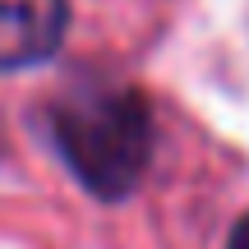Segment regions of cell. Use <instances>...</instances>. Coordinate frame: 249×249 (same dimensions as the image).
Instances as JSON below:
<instances>
[{
	"label": "cell",
	"instance_id": "6da1fadb",
	"mask_svg": "<svg viewBox=\"0 0 249 249\" xmlns=\"http://www.w3.org/2000/svg\"><path fill=\"white\" fill-rule=\"evenodd\" d=\"M51 139L88 194L124 198L148 171L152 116L134 88H79L55 102Z\"/></svg>",
	"mask_w": 249,
	"mask_h": 249
},
{
	"label": "cell",
	"instance_id": "7a4b0ae2",
	"mask_svg": "<svg viewBox=\"0 0 249 249\" xmlns=\"http://www.w3.org/2000/svg\"><path fill=\"white\" fill-rule=\"evenodd\" d=\"M70 28L65 0H0V74L55 55Z\"/></svg>",
	"mask_w": 249,
	"mask_h": 249
},
{
	"label": "cell",
	"instance_id": "3957f363",
	"mask_svg": "<svg viewBox=\"0 0 249 249\" xmlns=\"http://www.w3.org/2000/svg\"><path fill=\"white\" fill-rule=\"evenodd\" d=\"M226 249H249V213L240 217V222H235V231H231V245Z\"/></svg>",
	"mask_w": 249,
	"mask_h": 249
}]
</instances>
